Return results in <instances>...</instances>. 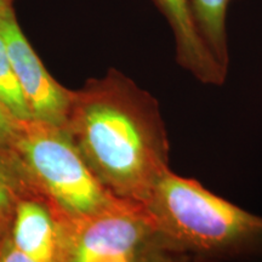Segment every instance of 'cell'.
<instances>
[{
  "mask_svg": "<svg viewBox=\"0 0 262 262\" xmlns=\"http://www.w3.org/2000/svg\"><path fill=\"white\" fill-rule=\"evenodd\" d=\"M6 5H12V4H10V3L6 2V0H0V14H2L3 9H4Z\"/></svg>",
  "mask_w": 262,
  "mask_h": 262,
  "instance_id": "14",
  "label": "cell"
},
{
  "mask_svg": "<svg viewBox=\"0 0 262 262\" xmlns=\"http://www.w3.org/2000/svg\"><path fill=\"white\" fill-rule=\"evenodd\" d=\"M25 189L32 191L17 169L11 150L0 153V238L12 225L17 202L25 196L18 194H25Z\"/></svg>",
  "mask_w": 262,
  "mask_h": 262,
  "instance_id": "9",
  "label": "cell"
},
{
  "mask_svg": "<svg viewBox=\"0 0 262 262\" xmlns=\"http://www.w3.org/2000/svg\"><path fill=\"white\" fill-rule=\"evenodd\" d=\"M9 238L34 262L62 261L61 226L50 205L33 195L19 198Z\"/></svg>",
  "mask_w": 262,
  "mask_h": 262,
  "instance_id": "7",
  "label": "cell"
},
{
  "mask_svg": "<svg viewBox=\"0 0 262 262\" xmlns=\"http://www.w3.org/2000/svg\"><path fill=\"white\" fill-rule=\"evenodd\" d=\"M6 2L10 3V4H12V0H6Z\"/></svg>",
  "mask_w": 262,
  "mask_h": 262,
  "instance_id": "15",
  "label": "cell"
},
{
  "mask_svg": "<svg viewBox=\"0 0 262 262\" xmlns=\"http://www.w3.org/2000/svg\"><path fill=\"white\" fill-rule=\"evenodd\" d=\"M18 120L10 114L0 104V153L9 152L11 149L12 141L15 139Z\"/></svg>",
  "mask_w": 262,
  "mask_h": 262,
  "instance_id": "11",
  "label": "cell"
},
{
  "mask_svg": "<svg viewBox=\"0 0 262 262\" xmlns=\"http://www.w3.org/2000/svg\"><path fill=\"white\" fill-rule=\"evenodd\" d=\"M0 262H34L17 250L9 237L0 238Z\"/></svg>",
  "mask_w": 262,
  "mask_h": 262,
  "instance_id": "13",
  "label": "cell"
},
{
  "mask_svg": "<svg viewBox=\"0 0 262 262\" xmlns=\"http://www.w3.org/2000/svg\"><path fill=\"white\" fill-rule=\"evenodd\" d=\"M237 0H192L193 15L199 34L222 67L228 71L229 49L227 12Z\"/></svg>",
  "mask_w": 262,
  "mask_h": 262,
  "instance_id": "8",
  "label": "cell"
},
{
  "mask_svg": "<svg viewBox=\"0 0 262 262\" xmlns=\"http://www.w3.org/2000/svg\"><path fill=\"white\" fill-rule=\"evenodd\" d=\"M63 262H139L157 241L145 206L127 202L79 221H60Z\"/></svg>",
  "mask_w": 262,
  "mask_h": 262,
  "instance_id": "4",
  "label": "cell"
},
{
  "mask_svg": "<svg viewBox=\"0 0 262 262\" xmlns=\"http://www.w3.org/2000/svg\"><path fill=\"white\" fill-rule=\"evenodd\" d=\"M0 32L32 120L63 127L73 91L62 86L45 70L19 28L12 5H6L0 14Z\"/></svg>",
  "mask_w": 262,
  "mask_h": 262,
  "instance_id": "5",
  "label": "cell"
},
{
  "mask_svg": "<svg viewBox=\"0 0 262 262\" xmlns=\"http://www.w3.org/2000/svg\"><path fill=\"white\" fill-rule=\"evenodd\" d=\"M10 150L29 188L44 196L57 220H84L127 203L95 176L63 127L18 120Z\"/></svg>",
  "mask_w": 262,
  "mask_h": 262,
  "instance_id": "3",
  "label": "cell"
},
{
  "mask_svg": "<svg viewBox=\"0 0 262 262\" xmlns=\"http://www.w3.org/2000/svg\"><path fill=\"white\" fill-rule=\"evenodd\" d=\"M171 29L175 60L187 73L204 85L221 86L227 78L196 28L192 0H152Z\"/></svg>",
  "mask_w": 262,
  "mask_h": 262,
  "instance_id": "6",
  "label": "cell"
},
{
  "mask_svg": "<svg viewBox=\"0 0 262 262\" xmlns=\"http://www.w3.org/2000/svg\"><path fill=\"white\" fill-rule=\"evenodd\" d=\"M145 208L159 243L179 256L222 257L262 242V217L170 169Z\"/></svg>",
  "mask_w": 262,
  "mask_h": 262,
  "instance_id": "2",
  "label": "cell"
},
{
  "mask_svg": "<svg viewBox=\"0 0 262 262\" xmlns=\"http://www.w3.org/2000/svg\"><path fill=\"white\" fill-rule=\"evenodd\" d=\"M179 255L166 249L158 242V239L146 249L139 262H180Z\"/></svg>",
  "mask_w": 262,
  "mask_h": 262,
  "instance_id": "12",
  "label": "cell"
},
{
  "mask_svg": "<svg viewBox=\"0 0 262 262\" xmlns=\"http://www.w3.org/2000/svg\"><path fill=\"white\" fill-rule=\"evenodd\" d=\"M63 129L95 176L123 201L146 206L170 169L158 102L117 70L73 91Z\"/></svg>",
  "mask_w": 262,
  "mask_h": 262,
  "instance_id": "1",
  "label": "cell"
},
{
  "mask_svg": "<svg viewBox=\"0 0 262 262\" xmlns=\"http://www.w3.org/2000/svg\"><path fill=\"white\" fill-rule=\"evenodd\" d=\"M0 104L16 120L21 122L32 120L31 112L12 68L2 32H0Z\"/></svg>",
  "mask_w": 262,
  "mask_h": 262,
  "instance_id": "10",
  "label": "cell"
}]
</instances>
